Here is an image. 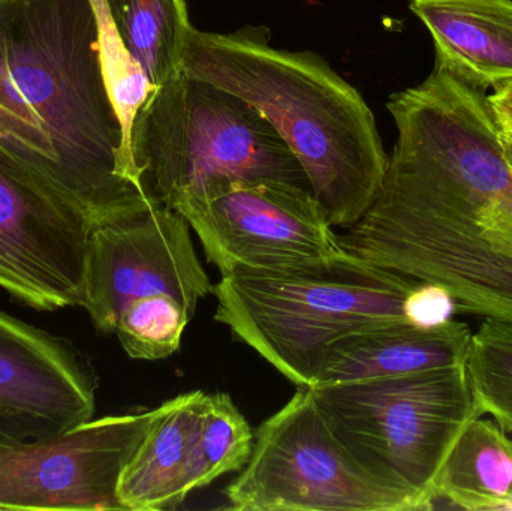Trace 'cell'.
<instances>
[{"mask_svg":"<svg viewBox=\"0 0 512 511\" xmlns=\"http://www.w3.org/2000/svg\"><path fill=\"white\" fill-rule=\"evenodd\" d=\"M107 5L123 42L153 87L183 71L186 42L194 27L186 0H107Z\"/></svg>","mask_w":512,"mask_h":511,"instance_id":"cell-17","label":"cell"},{"mask_svg":"<svg viewBox=\"0 0 512 511\" xmlns=\"http://www.w3.org/2000/svg\"><path fill=\"white\" fill-rule=\"evenodd\" d=\"M131 155L144 194L171 209L222 177L310 188L294 153L252 105L185 69L141 105Z\"/></svg>","mask_w":512,"mask_h":511,"instance_id":"cell-5","label":"cell"},{"mask_svg":"<svg viewBox=\"0 0 512 511\" xmlns=\"http://www.w3.org/2000/svg\"><path fill=\"white\" fill-rule=\"evenodd\" d=\"M435 47V65L487 90L512 81V0H411Z\"/></svg>","mask_w":512,"mask_h":511,"instance_id":"cell-15","label":"cell"},{"mask_svg":"<svg viewBox=\"0 0 512 511\" xmlns=\"http://www.w3.org/2000/svg\"><path fill=\"white\" fill-rule=\"evenodd\" d=\"M191 225L177 210L150 203L90 230L81 306L101 335H114L120 312L138 297H173L194 318L213 293Z\"/></svg>","mask_w":512,"mask_h":511,"instance_id":"cell-9","label":"cell"},{"mask_svg":"<svg viewBox=\"0 0 512 511\" xmlns=\"http://www.w3.org/2000/svg\"><path fill=\"white\" fill-rule=\"evenodd\" d=\"M209 393H183L161 405L146 437L120 474L123 510L176 509L198 489L200 435Z\"/></svg>","mask_w":512,"mask_h":511,"instance_id":"cell-13","label":"cell"},{"mask_svg":"<svg viewBox=\"0 0 512 511\" xmlns=\"http://www.w3.org/2000/svg\"><path fill=\"white\" fill-rule=\"evenodd\" d=\"M420 284L343 251L298 269L222 275L215 320L286 380L312 389L336 342L412 324L409 299Z\"/></svg>","mask_w":512,"mask_h":511,"instance_id":"cell-4","label":"cell"},{"mask_svg":"<svg viewBox=\"0 0 512 511\" xmlns=\"http://www.w3.org/2000/svg\"><path fill=\"white\" fill-rule=\"evenodd\" d=\"M92 368L69 342L0 312V441L50 440L90 422Z\"/></svg>","mask_w":512,"mask_h":511,"instance_id":"cell-12","label":"cell"},{"mask_svg":"<svg viewBox=\"0 0 512 511\" xmlns=\"http://www.w3.org/2000/svg\"><path fill=\"white\" fill-rule=\"evenodd\" d=\"M465 368L484 414L512 434V324L486 318L472 333Z\"/></svg>","mask_w":512,"mask_h":511,"instance_id":"cell-19","label":"cell"},{"mask_svg":"<svg viewBox=\"0 0 512 511\" xmlns=\"http://www.w3.org/2000/svg\"><path fill=\"white\" fill-rule=\"evenodd\" d=\"M183 69L239 96L273 126L333 227L346 230L363 218L388 155L366 99L319 54L273 47L261 27H192Z\"/></svg>","mask_w":512,"mask_h":511,"instance_id":"cell-3","label":"cell"},{"mask_svg":"<svg viewBox=\"0 0 512 511\" xmlns=\"http://www.w3.org/2000/svg\"><path fill=\"white\" fill-rule=\"evenodd\" d=\"M387 108L397 140L384 180L340 246L444 288L456 314L512 324V167L489 92L435 65Z\"/></svg>","mask_w":512,"mask_h":511,"instance_id":"cell-1","label":"cell"},{"mask_svg":"<svg viewBox=\"0 0 512 511\" xmlns=\"http://www.w3.org/2000/svg\"><path fill=\"white\" fill-rule=\"evenodd\" d=\"M236 511H414L417 504L370 477L325 422L310 387L256 431L240 476L225 489Z\"/></svg>","mask_w":512,"mask_h":511,"instance_id":"cell-7","label":"cell"},{"mask_svg":"<svg viewBox=\"0 0 512 511\" xmlns=\"http://www.w3.org/2000/svg\"><path fill=\"white\" fill-rule=\"evenodd\" d=\"M161 410L92 419L50 440L0 441V510H123L120 474Z\"/></svg>","mask_w":512,"mask_h":511,"instance_id":"cell-10","label":"cell"},{"mask_svg":"<svg viewBox=\"0 0 512 511\" xmlns=\"http://www.w3.org/2000/svg\"><path fill=\"white\" fill-rule=\"evenodd\" d=\"M471 327L450 320L438 326L382 327L348 336L328 350L313 387L405 377L465 366Z\"/></svg>","mask_w":512,"mask_h":511,"instance_id":"cell-14","label":"cell"},{"mask_svg":"<svg viewBox=\"0 0 512 511\" xmlns=\"http://www.w3.org/2000/svg\"><path fill=\"white\" fill-rule=\"evenodd\" d=\"M408 314L415 326H438L453 320L456 303L444 288L421 282L409 299Z\"/></svg>","mask_w":512,"mask_h":511,"instance_id":"cell-22","label":"cell"},{"mask_svg":"<svg viewBox=\"0 0 512 511\" xmlns=\"http://www.w3.org/2000/svg\"><path fill=\"white\" fill-rule=\"evenodd\" d=\"M0 155L90 227L152 201L126 173L92 0H0Z\"/></svg>","mask_w":512,"mask_h":511,"instance_id":"cell-2","label":"cell"},{"mask_svg":"<svg viewBox=\"0 0 512 511\" xmlns=\"http://www.w3.org/2000/svg\"><path fill=\"white\" fill-rule=\"evenodd\" d=\"M489 101L502 132L512 135V81L493 89Z\"/></svg>","mask_w":512,"mask_h":511,"instance_id":"cell-23","label":"cell"},{"mask_svg":"<svg viewBox=\"0 0 512 511\" xmlns=\"http://www.w3.org/2000/svg\"><path fill=\"white\" fill-rule=\"evenodd\" d=\"M255 435L227 393H212L200 435L198 489L228 473L242 471L251 458Z\"/></svg>","mask_w":512,"mask_h":511,"instance_id":"cell-21","label":"cell"},{"mask_svg":"<svg viewBox=\"0 0 512 511\" xmlns=\"http://www.w3.org/2000/svg\"><path fill=\"white\" fill-rule=\"evenodd\" d=\"M98 20L99 54L108 93L123 129V156L129 179L140 186L131 155V131L135 116L155 87L143 66L126 47L111 17L107 0H92ZM141 188V186H140Z\"/></svg>","mask_w":512,"mask_h":511,"instance_id":"cell-18","label":"cell"},{"mask_svg":"<svg viewBox=\"0 0 512 511\" xmlns=\"http://www.w3.org/2000/svg\"><path fill=\"white\" fill-rule=\"evenodd\" d=\"M173 209L221 275L298 269L345 251L312 189L283 180L222 177Z\"/></svg>","mask_w":512,"mask_h":511,"instance_id":"cell-8","label":"cell"},{"mask_svg":"<svg viewBox=\"0 0 512 511\" xmlns=\"http://www.w3.org/2000/svg\"><path fill=\"white\" fill-rule=\"evenodd\" d=\"M512 510V440L496 420L475 419L448 453L435 482V507Z\"/></svg>","mask_w":512,"mask_h":511,"instance_id":"cell-16","label":"cell"},{"mask_svg":"<svg viewBox=\"0 0 512 511\" xmlns=\"http://www.w3.org/2000/svg\"><path fill=\"white\" fill-rule=\"evenodd\" d=\"M90 230L0 155V288L36 311L81 306Z\"/></svg>","mask_w":512,"mask_h":511,"instance_id":"cell-11","label":"cell"},{"mask_svg":"<svg viewBox=\"0 0 512 511\" xmlns=\"http://www.w3.org/2000/svg\"><path fill=\"white\" fill-rule=\"evenodd\" d=\"M346 452L370 477L435 509V482L469 423L484 416L465 366L312 387Z\"/></svg>","mask_w":512,"mask_h":511,"instance_id":"cell-6","label":"cell"},{"mask_svg":"<svg viewBox=\"0 0 512 511\" xmlns=\"http://www.w3.org/2000/svg\"><path fill=\"white\" fill-rule=\"evenodd\" d=\"M191 320L182 303L173 297H138L120 312L114 335L131 359L155 362L179 350Z\"/></svg>","mask_w":512,"mask_h":511,"instance_id":"cell-20","label":"cell"},{"mask_svg":"<svg viewBox=\"0 0 512 511\" xmlns=\"http://www.w3.org/2000/svg\"><path fill=\"white\" fill-rule=\"evenodd\" d=\"M502 146H504L505 155H507L508 161H510L512 167V135L502 132Z\"/></svg>","mask_w":512,"mask_h":511,"instance_id":"cell-24","label":"cell"}]
</instances>
